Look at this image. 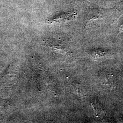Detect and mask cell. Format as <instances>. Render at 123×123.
Segmentation results:
<instances>
[{
  "mask_svg": "<svg viewBox=\"0 0 123 123\" xmlns=\"http://www.w3.org/2000/svg\"><path fill=\"white\" fill-rule=\"evenodd\" d=\"M44 44L46 46L52 48L54 51L61 53H68L66 45L60 40L55 39H46L44 40Z\"/></svg>",
  "mask_w": 123,
  "mask_h": 123,
  "instance_id": "2",
  "label": "cell"
},
{
  "mask_svg": "<svg viewBox=\"0 0 123 123\" xmlns=\"http://www.w3.org/2000/svg\"><path fill=\"white\" fill-rule=\"evenodd\" d=\"M98 77L101 85L105 88H112L116 84V75L111 71L102 70L98 73Z\"/></svg>",
  "mask_w": 123,
  "mask_h": 123,
  "instance_id": "1",
  "label": "cell"
},
{
  "mask_svg": "<svg viewBox=\"0 0 123 123\" xmlns=\"http://www.w3.org/2000/svg\"><path fill=\"white\" fill-rule=\"evenodd\" d=\"M9 102L5 100H0V110L2 109L8 105Z\"/></svg>",
  "mask_w": 123,
  "mask_h": 123,
  "instance_id": "6",
  "label": "cell"
},
{
  "mask_svg": "<svg viewBox=\"0 0 123 123\" xmlns=\"http://www.w3.org/2000/svg\"><path fill=\"white\" fill-rule=\"evenodd\" d=\"M91 105L94 112L98 115L105 114V110L100 102L96 98H93L91 101Z\"/></svg>",
  "mask_w": 123,
  "mask_h": 123,
  "instance_id": "5",
  "label": "cell"
},
{
  "mask_svg": "<svg viewBox=\"0 0 123 123\" xmlns=\"http://www.w3.org/2000/svg\"><path fill=\"white\" fill-rule=\"evenodd\" d=\"M88 53L91 57L96 59L105 57L109 53V51L102 48H95L90 50Z\"/></svg>",
  "mask_w": 123,
  "mask_h": 123,
  "instance_id": "4",
  "label": "cell"
},
{
  "mask_svg": "<svg viewBox=\"0 0 123 123\" xmlns=\"http://www.w3.org/2000/svg\"><path fill=\"white\" fill-rule=\"evenodd\" d=\"M77 13L75 11H71L57 15L49 20V21L50 23H56L67 22L74 19Z\"/></svg>",
  "mask_w": 123,
  "mask_h": 123,
  "instance_id": "3",
  "label": "cell"
}]
</instances>
